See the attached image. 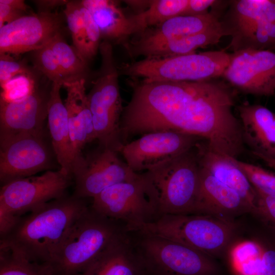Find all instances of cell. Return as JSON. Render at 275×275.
Segmentation results:
<instances>
[{"label": "cell", "instance_id": "6da1fadb", "mask_svg": "<svg viewBox=\"0 0 275 275\" xmlns=\"http://www.w3.org/2000/svg\"><path fill=\"white\" fill-rule=\"evenodd\" d=\"M120 120L123 145L136 135L176 131L205 140L214 151L231 149L241 134L232 111L234 95L228 86L200 81L133 82Z\"/></svg>", "mask_w": 275, "mask_h": 275}, {"label": "cell", "instance_id": "7a4b0ae2", "mask_svg": "<svg viewBox=\"0 0 275 275\" xmlns=\"http://www.w3.org/2000/svg\"><path fill=\"white\" fill-rule=\"evenodd\" d=\"M87 208L84 199L74 195L51 201L22 216L11 231L1 237L0 248L33 262L50 264L73 224Z\"/></svg>", "mask_w": 275, "mask_h": 275}, {"label": "cell", "instance_id": "3957f363", "mask_svg": "<svg viewBox=\"0 0 275 275\" xmlns=\"http://www.w3.org/2000/svg\"><path fill=\"white\" fill-rule=\"evenodd\" d=\"M126 232L119 222L88 207L73 224L53 256L50 264L54 275L82 272Z\"/></svg>", "mask_w": 275, "mask_h": 275}, {"label": "cell", "instance_id": "277c9868", "mask_svg": "<svg viewBox=\"0 0 275 275\" xmlns=\"http://www.w3.org/2000/svg\"><path fill=\"white\" fill-rule=\"evenodd\" d=\"M241 232L237 221L200 214H163L137 232L178 242L216 260L227 258Z\"/></svg>", "mask_w": 275, "mask_h": 275}, {"label": "cell", "instance_id": "5b68a950", "mask_svg": "<svg viewBox=\"0 0 275 275\" xmlns=\"http://www.w3.org/2000/svg\"><path fill=\"white\" fill-rule=\"evenodd\" d=\"M229 60L225 50L145 58L124 65L119 72L145 82L205 81L222 76Z\"/></svg>", "mask_w": 275, "mask_h": 275}, {"label": "cell", "instance_id": "8992f818", "mask_svg": "<svg viewBox=\"0 0 275 275\" xmlns=\"http://www.w3.org/2000/svg\"><path fill=\"white\" fill-rule=\"evenodd\" d=\"M143 174L154 189L160 215L194 213L200 174L196 145Z\"/></svg>", "mask_w": 275, "mask_h": 275}, {"label": "cell", "instance_id": "52a82bcc", "mask_svg": "<svg viewBox=\"0 0 275 275\" xmlns=\"http://www.w3.org/2000/svg\"><path fill=\"white\" fill-rule=\"evenodd\" d=\"M101 66L87 94L96 140L99 145L119 152L123 146L120 136V120L124 108L112 44L100 43Z\"/></svg>", "mask_w": 275, "mask_h": 275}, {"label": "cell", "instance_id": "ba28073f", "mask_svg": "<svg viewBox=\"0 0 275 275\" xmlns=\"http://www.w3.org/2000/svg\"><path fill=\"white\" fill-rule=\"evenodd\" d=\"M91 207L102 216L123 223L127 232H137L160 216L154 189L143 173L133 180L104 189L93 198Z\"/></svg>", "mask_w": 275, "mask_h": 275}, {"label": "cell", "instance_id": "9c48e42d", "mask_svg": "<svg viewBox=\"0 0 275 275\" xmlns=\"http://www.w3.org/2000/svg\"><path fill=\"white\" fill-rule=\"evenodd\" d=\"M134 245L147 275H222L215 259L178 242L138 232Z\"/></svg>", "mask_w": 275, "mask_h": 275}, {"label": "cell", "instance_id": "30bf717a", "mask_svg": "<svg viewBox=\"0 0 275 275\" xmlns=\"http://www.w3.org/2000/svg\"><path fill=\"white\" fill-rule=\"evenodd\" d=\"M116 151L100 145L86 157L82 155L74 166V196L81 199L93 198L116 184L133 180L140 174L133 172L122 161Z\"/></svg>", "mask_w": 275, "mask_h": 275}, {"label": "cell", "instance_id": "8fae6325", "mask_svg": "<svg viewBox=\"0 0 275 275\" xmlns=\"http://www.w3.org/2000/svg\"><path fill=\"white\" fill-rule=\"evenodd\" d=\"M72 177L60 169L12 180L1 187L0 204L22 216L65 196Z\"/></svg>", "mask_w": 275, "mask_h": 275}, {"label": "cell", "instance_id": "7c38bea8", "mask_svg": "<svg viewBox=\"0 0 275 275\" xmlns=\"http://www.w3.org/2000/svg\"><path fill=\"white\" fill-rule=\"evenodd\" d=\"M239 90L257 96L275 94V52L243 49L230 53L222 76Z\"/></svg>", "mask_w": 275, "mask_h": 275}, {"label": "cell", "instance_id": "4fadbf2b", "mask_svg": "<svg viewBox=\"0 0 275 275\" xmlns=\"http://www.w3.org/2000/svg\"><path fill=\"white\" fill-rule=\"evenodd\" d=\"M202 140L176 131L151 132L124 145L119 153L133 172H146L188 151Z\"/></svg>", "mask_w": 275, "mask_h": 275}, {"label": "cell", "instance_id": "5bb4252c", "mask_svg": "<svg viewBox=\"0 0 275 275\" xmlns=\"http://www.w3.org/2000/svg\"><path fill=\"white\" fill-rule=\"evenodd\" d=\"M61 26L59 15L50 11L21 17L0 28V54L35 51L61 33Z\"/></svg>", "mask_w": 275, "mask_h": 275}, {"label": "cell", "instance_id": "9a60e30c", "mask_svg": "<svg viewBox=\"0 0 275 275\" xmlns=\"http://www.w3.org/2000/svg\"><path fill=\"white\" fill-rule=\"evenodd\" d=\"M42 137L26 134L1 143L0 179L3 185L49 168L50 153Z\"/></svg>", "mask_w": 275, "mask_h": 275}, {"label": "cell", "instance_id": "2e32d148", "mask_svg": "<svg viewBox=\"0 0 275 275\" xmlns=\"http://www.w3.org/2000/svg\"><path fill=\"white\" fill-rule=\"evenodd\" d=\"M49 97V92L46 94L37 87L32 94L21 100L1 101V143L20 135H43Z\"/></svg>", "mask_w": 275, "mask_h": 275}, {"label": "cell", "instance_id": "e0dca14e", "mask_svg": "<svg viewBox=\"0 0 275 275\" xmlns=\"http://www.w3.org/2000/svg\"><path fill=\"white\" fill-rule=\"evenodd\" d=\"M252 212V208L237 193L200 166L199 189L193 214L235 221Z\"/></svg>", "mask_w": 275, "mask_h": 275}, {"label": "cell", "instance_id": "ac0fdd59", "mask_svg": "<svg viewBox=\"0 0 275 275\" xmlns=\"http://www.w3.org/2000/svg\"><path fill=\"white\" fill-rule=\"evenodd\" d=\"M200 166L219 181L231 188L256 211L257 194L246 176L234 161L233 157L211 149L206 142L196 145Z\"/></svg>", "mask_w": 275, "mask_h": 275}, {"label": "cell", "instance_id": "d6986e66", "mask_svg": "<svg viewBox=\"0 0 275 275\" xmlns=\"http://www.w3.org/2000/svg\"><path fill=\"white\" fill-rule=\"evenodd\" d=\"M86 80H81L64 86L67 92L65 105L68 113L70 140L75 163L82 156L81 150L84 147L96 140L86 93Z\"/></svg>", "mask_w": 275, "mask_h": 275}, {"label": "cell", "instance_id": "ffe728a7", "mask_svg": "<svg viewBox=\"0 0 275 275\" xmlns=\"http://www.w3.org/2000/svg\"><path fill=\"white\" fill-rule=\"evenodd\" d=\"M243 140L252 152L275 157V113L260 104L237 107Z\"/></svg>", "mask_w": 275, "mask_h": 275}, {"label": "cell", "instance_id": "44dd1931", "mask_svg": "<svg viewBox=\"0 0 275 275\" xmlns=\"http://www.w3.org/2000/svg\"><path fill=\"white\" fill-rule=\"evenodd\" d=\"M77 275H147V272L142 258L126 235Z\"/></svg>", "mask_w": 275, "mask_h": 275}, {"label": "cell", "instance_id": "7402d4cb", "mask_svg": "<svg viewBox=\"0 0 275 275\" xmlns=\"http://www.w3.org/2000/svg\"><path fill=\"white\" fill-rule=\"evenodd\" d=\"M224 36L226 35L221 24L192 35L154 42L134 41L125 46L132 57H167L194 52L198 48L218 43Z\"/></svg>", "mask_w": 275, "mask_h": 275}, {"label": "cell", "instance_id": "603a6c76", "mask_svg": "<svg viewBox=\"0 0 275 275\" xmlns=\"http://www.w3.org/2000/svg\"><path fill=\"white\" fill-rule=\"evenodd\" d=\"M62 86L58 82L51 84L47 107L48 124L60 169L72 175L76 159L70 140L67 111L60 95Z\"/></svg>", "mask_w": 275, "mask_h": 275}, {"label": "cell", "instance_id": "cb8c5ba5", "mask_svg": "<svg viewBox=\"0 0 275 275\" xmlns=\"http://www.w3.org/2000/svg\"><path fill=\"white\" fill-rule=\"evenodd\" d=\"M219 19L226 36L256 24L275 22V0H234Z\"/></svg>", "mask_w": 275, "mask_h": 275}, {"label": "cell", "instance_id": "d4e9b609", "mask_svg": "<svg viewBox=\"0 0 275 275\" xmlns=\"http://www.w3.org/2000/svg\"><path fill=\"white\" fill-rule=\"evenodd\" d=\"M221 25L217 14L212 12L198 15H180L139 34L136 41L154 42L181 38L203 32Z\"/></svg>", "mask_w": 275, "mask_h": 275}, {"label": "cell", "instance_id": "484cf974", "mask_svg": "<svg viewBox=\"0 0 275 275\" xmlns=\"http://www.w3.org/2000/svg\"><path fill=\"white\" fill-rule=\"evenodd\" d=\"M81 3L91 14L101 38L121 42L134 34L129 17L125 16L117 1L83 0Z\"/></svg>", "mask_w": 275, "mask_h": 275}, {"label": "cell", "instance_id": "4316f807", "mask_svg": "<svg viewBox=\"0 0 275 275\" xmlns=\"http://www.w3.org/2000/svg\"><path fill=\"white\" fill-rule=\"evenodd\" d=\"M256 225L249 237L259 249V254L243 275H275V227L259 216L254 214Z\"/></svg>", "mask_w": 275, "mask_h": 275}, {"label": "cell", "instance_id": "83f0119b", "mask_svg": "<svg viewBox=\"0 0 275 275\" xmlns=\"http://www.w3.org/2000/svg\"><path fill=\"white\" fill-rule=\"evenodd\" d=\"M188 3V0L151 1L146 10L128 17L134 34H139L173 17L183 15Z\"/></svg>", "mask_w": 275, "mask_h": 275}, {"label": "cell", "instance_id": "f1b7e54d", "mask_svg": "<svg viewBox=\"0 0 275 275\" xmlns=\"http://www.w3.org/2000/svg\"><path fill=\"white\" fill-rule=\"evenodd\" d=\"M54 52L68 84L85 80L89 76L88 62L85 60L74 47L69 45L60 33L49 43Z\"/></svg>", "mask_w": 275, "mask_h": 275}, {"label": "cell", "instance_id": "f546056e", "mask_svg": "<svg viewBox=\"0 0 275 275\" xmlns=\"http://www.w3.org/2000/svg\"><path fill=\"white\" fill-rule=\"evenodd\" d=\"M226 49L233 52L243 49H275V22L256 24L231 36Z\"/></svg>", "mask_w": 275, "mask_h": 275}, {"label": "cell", "instance_id": "4dcf8cb0", "mask_svg": "<svg viewBox=\"0 0 275 275\" xmlns=\"http://www.w3.org/2000/svg\"><path fill=\"white\" fill-rule=\"evenodd\" d=\"M0 275H54L49 263L31 261L10 249L0 248Z\"/></svg>", "mask_w": 275, "mask_h": 275}, {"label": "cell", "instance_id": "1f68e13d", "mask_svg": "<svg viewBox=\"0 0 275 275\" xmlns=\"http://www.w3.org/2000/svg\"><path fill=\"white\" fill-rule=\"evenodd\" d=\"M74 47L87 62L89 60L84 22L79 7V1H68L64 10Z\"/></svg>", "mask_w": 275, "mask_h": 275}, {"label": "cell", "instance_id": "d6a6232c", "mask_svg": "<svg viewBox=\"0 0 275 275\" xmlns=\"http://www.w3.org/2000/svg\"><path fill=\"white\" fill-rule=\"evenodd\" d=\"M35 68L43 73L50 81L61 84L66 80L59 61L49 43L34 51Z\"/></svg>", "mask_w": 275, "mask_h": 275}, {"label": "cell", "instance_id": "836d02e7", "mask_svg": "<svg viewBox=\"0 0 275 275\" xmlns=\"http://www.w3.org/2000/svg\"><path fill=\"white\" fill-rule=\"evenodd\" d=\"M37 87L33 73L16 76L1 86V101L21 100L32 94Z\"/></svg>", "mask_w": 275, "mask_h": 275}, {"label": "cell", "instance_id": "e575fe53", "mask_svg": "<svg viewBox=\"0 0 275 275\" xmlns=\"http://www.w3.org/2000/svg\"><path fill=\"white\" fill-rule=\"evenodd\" d=\"M234 161L255 189L265 195L275 197V173L237 158H234Z\"/></svg>", "mask_w": 275, "mask_h": 275}, {"label": "cell", "instance_id": "d590c367", "mask_svg": "<svg viewBox=\"0 0 275 275\" xmlns=\"http://www.w3.org/2000/svg\"><path fill=\"white\" fill-rule=\"evenodd\" d=\"M79 10L86 30V39L89 60L97 53L101 38L100 30L89 11L79 1Z\"/></svg>", "mask_w": 275, "mask_h": 275}, {"label": "cell", "instance_id": "8d00e7d4", "mask_svg": "<svg viewBox=\"0 0 275 275\" xmlns=\"http://www.w3.org/2000/svg\"><path fill=\"white\" fill-rule=\"evenodd\" d=\"M29 7L22 0H0V28L28 15Z\"/></svg>", "mask_w": 275, "mask_h": 275}, {"label": "cell", "instance_id": "74e56055", "mask_svg": "<svg viewBox=\"0 0 275 275\" xmlns=\"http://www.w3.org/2000/svg\"><path fill=\"white\" fill-rule=\"evenodd\" d=\"M32 72L24 64L17 62L10 54H0V84L3 85L7 81L22 74Z\"/></svg>", "mask_w": 275, "mask_h": 275}, {"label": "cell", "instance_id": "f35d334b", "mask_svg": "<svg viewBox=\"0 0 275 275\" xmlns=\"http://www.w3.org/2000/svg\"><path fill=\"white\" fill-rule=\"evenodd\" d=\"M257 194L256 214L275 227V197L255 189Z\"/></svg>", "mask_w": 275, "mask_h": 275}, {"label": "cell", "instance_id": "ab89813d", "mask_svg": "<svg viewBox=\"0 0 275 275\" xmlns=\"http://www.w3.org/2000/svg\"><path fill=\"white\" fill-rule=\"evenodd\" d=\"M22 216L18 215L0 204V235H5L11 231Z\"/></svg>", "mask_w": 275, "mask_h": 275}, {"label": "cell", "instance_id": "60d3db41", "mask_svg": "<svg viewBox=\"0 0 275 275\" xmlns=\"http://www.w3.org/2000/svg\"><path fill=\"white\" fill-rule=\"evenodd\" d=\"M215 0H188L183 15H198L208 13V10L218 2Z\"/></svg>", "mask_w": 275, "mask_h": 275}, {"label": "cell", "instance_id": "b9f144b4", "mask_svg": "<svg viewBox=\"0 0 275 275\" xmlns=\"http://www.w3.org/2000/svg\"><path fill=\"white\" fill-rule=\"evenodd\" d=\"M67 1H37L35 3L42 10L40 11H50L49 10L63 4L66 5Z\"/></svg>", "mask_w": 275, "mask_h": 275}, {"label": "cell", "instance_id": "7bdbcfd3", "mask_svg": "<svg viewBox=\"0 0 275 275\" xmlns=\"http://www.w3.org/2000/svg\"><path fill=\"white\" fill-rule=\"evenodd\" d=\"M252 153L257 158L261 159L268 167L274 170L275 171V157L256 152H252Z\"/></svg>", "mask_w": 275, "mask_h": 275}]
</instances>
